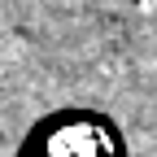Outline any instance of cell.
I'll return each mask as SVG.
<instances>
[{"instance_id": "6da1fadb", "label": "cell", "mask_w": 157, "mask_h": 157, "mask_svg": "<svg viewBox=\"0 0 157 157\" xmlns=\"http://www.w3.org/2000/svg\"><path fill=\"white\" fill-rule=\"evenodd\" d=\"M52 157H96V153H92V148H83V153H78V148L70 144V135H61V140L52 144Z\"/></svg>"}]
</instances>
